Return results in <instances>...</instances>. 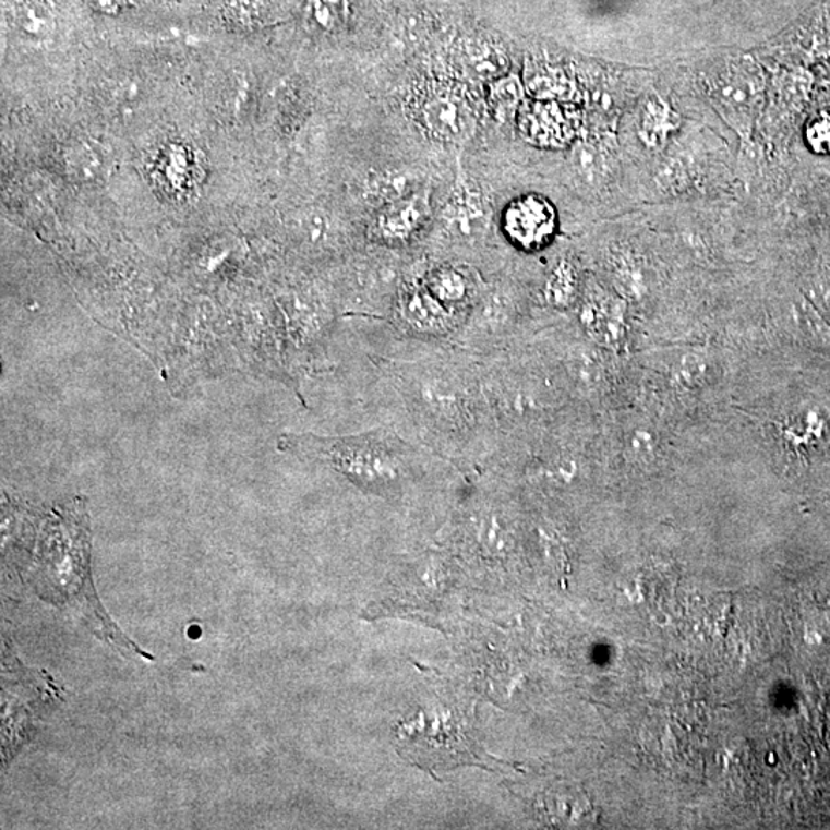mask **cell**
<instances>
[{
  "mask_svg": "<svg viewBox=\"0 0 830 830\" xmlns=\"http://www.w3.org/2000/svg\"><path fill=\"white\" fill-rule=\"evenodd\" d=\"M430 217L426 195L412 194L386 205L375 219L371 234L385 245H407L422 231Z\"/></svg>",
  "mask_w": 830,
  "mask_h": 830,
  "instance_id": "30bf717a",
  "label": "cell"
},
{
  "mask_svg": "<svg viewBox=\"0 0 830 830\" xmlns=\"http://www.w3.org/2000/svg\"><path fill=\"white\" fill-rule=\"evenodd\" d=\"M383 328L393 339L416 344H453L464 326L422 284L419 272H411L398 289Z\"/></svg>",
  "mask_w": 830,
  "mask_h": 830,
  "instance_id": "5b68a950",
  "label": "cell"
},
{
  "mask_svg": "<svg viewBox=\"0 0 830 830\" xmlns=\"http://www.w3.org/2000/svg\"><path fill=\"white\" fill-rule=\"evenodd\" d=\"M424 120L431 131L445 141H460L472 130L471 116L454 97H435L424 108Z\"/></svg>",
  "mask_w": 830,
  "mask_h": 830,
  "instance_id": "7c38bea8",
  "label": "cell"
},
{
  "mask_svg": "<svg viewBox=\"0 0 830 830\" xmlns=\"http://www.w3.org/2000/svg\"><path fill=\"white\" fill-rule=\"evenodd\" d=\"M480 363L501 445L578 407L534 337Z\"/></svg>",
  "mask_w": 830,
  "mask_h": 830,
  "instance_id": "3957f363",
  "label": "cell"
},
{
  "mask_svg": "<svg viewBox=\"0 0 830 830\" xmlns=\"http://www.w3.org/2000/svg\"><path fill=\"white\" fill-rule=\"evenodd\" d=\"M71 172L81 180H97L107 175L110 154L104 145L82 141L67 157Z\"/></svg>",
  "mask_w": 830,
  "mask_h": 830,
  "instance_id": "e0dca14e",
  "label": "cell"
},
{
  "mask_svg": "<svg viewBox=\"0 0 830 830\" xmlns=\"http://www.w3.org/2000/svg\"><path fill=\"white\" fill-rule=\"evenodd\" d=\"M266 0H225L221 5V16L229 25L253 26L263 17Z\"/></svg>",
  "mask_w": 830,
  "mask_h": 830,
  "instance_id": "d6986e66",
  "label": "cell"
},
{
  "mask_svg": "<svg viewBox=\"0 0 830 830\" xmlns=\"http://www.w3.org/2000/svg\"><path fill=\"white\" fill-rule=\"evenodd\" d=\"M472 70L479 73L480 76H498L505 71L502 58L492 51H480L471 56Z\"/></svg>",
  "mask_w": 830,
  "mask_h": 830,
  "instance_id": "44dd1931",
  "label": "cell"
},
{
  "mask_svg": "<svg viewBox=\"0 0 830 830\" xmlns=\"http://www.w3.org/2000/svg\"><path fill=\"white\" fill-rule=\"evenodd\" d=\"M277 449L322 465L364 492L400 498L408 484L445 458L404 437L388 424L348 435L281 433Z\"/></svg>",
  "mask_w": 830,
  "mask_h": 830,
  "instance_id": "7a4b0ae2",
  "label": "cell"
},
{
  "mask_svg": "<svg viewBox=\"0 0 830 830\" xmlns=\"http://www.w3.org/2000/svg\"><path fill=\"white\" fill-rule=\"evenodd\" d=\"M419 277L424 288L464 322L467 321L483 289V285L476 281L471 273L448 263L419 272Z\"/></svg>",
  "mask_w": 830,
  "mask_h": 830,
  "instance_id": "9c48e42d",
  "label": "cell"
},
{
  "mask_svg": "<svg viewBox=\"0 0 830 830\" xmlns=\"http://www.w3.org/2000/svg\"><path fill=\"white\" fill-rule=\"evenodd\" d=\"M520 86L516 81H503L494 88V103L501 108L514 107L520 99Z\"/></svg>",
  "mask_w": 830,
  "mask_h": 830,
  "instance_id": "7402d4cb",
  "label": "cell"
},
{
  "mask_svg": "<svg viewBox=\"0 0 830 830\" xmlns=\"http://www.w3.org/2000/svg\"><path fill=\"white\" fill-rule=\"evenodd\" d=\"M404 344V356H371L385 424L460 471L479 474L501 446L482 363L457 345Z\"/></svg>",
  "mask_w": 830,
  "mask_h": 830,
  "instance_id": "6da1fadb",
  "label": "cell"
},
{
  "mask_svg": "<svg viewBox=\"0 0 830 830\" xmlns=\"http://www.w3.org/2000/svg\"><path fill=\"white\" fill-rule=\"evenodd\" d=\"M762 79L750 60H727L711 84L715 103L729 118L747 120L761 99Z\"/></svg>",
  "mask_w": 830,
  "mask_h": 830,
  "instance_id": "8992f818",
  "label": "cell"
},
{
  "mask_svg": "<svg viewBox=\"0 0 830 830\" xmlns=\"http://www.w3.org/2000/svg\"><path fill=\"white\" fill-rule=\"evenodd\" d=\"M544 305L551 310L566 311L578 302V276L573 263L558 262L552 268L542 289Z\"/></svg>",
  "mask_w": 830,
  "mask_h": 830,
  "instance_id": "5bb4252c",
  "label": "cell"
},
{
  "mask_svg": "<svg viewBox=\"0 0 830 830\" xmlns=\"http://www.w3.org/2000/svg\"><path fill=\"white\" fill-rule=\"evenodd\" d=\"M806 137L814 152L830 154V110L820 112L807 125Z\"/></svg>",
  "mask_w": 830,
  "mask_h": 830,
  "instance_id": "ffe728a7",
  "label": "cell"
},
{
  "mask_svg": "<svg viewBox=\"0 0 830 830\" xmlns=\"http://www.w3.org/2000/svg\"><path fill=\"white\" fill-rule=\"evenodd\" d=\"M296 238L311 250H328L341 240V232L333 217L322 209H310L299 217L294 227Z\"/></svg>",
  "mask_w": 830,
  "mask_h": 830,
  "instance_id": "9a60e30c",
  "label": "cell"
},
{
  "mask_svg": "<svg viewBox=\"0 0 830 830\" xmlns=\"http://www.w3.org/2000/svg\"><path fill=\"white\" fill-rule=\"evenodd\" d=\"M503 231L514 246L534 253L550 245L557 231V219L546 201L529 195L506 209Z\"/></svg>",
  "mask_w": 830,
  "mask_h": 830,
  "instance_id": "52a82bcc",
  "label": "cell"
},
{
  "mask_svg": "<svg viewBox=\"0 0 830 830\" xmlns=\"http://www.w3.org/2000/svg\"><path fill=\"white\" fill-rule=\"evenodd\" d=\"M539 329L542 328L520 292L505 281H495L483 285L453 345L486 360L526 344Z\"/></svg>",
  "mask_w": 830,
  "mask_h": 830,
  "instance_id": "277c9868",
  "label": "cell"
},
{
  "mask_svg": "<svg viewBox=\"0 0 830 830\" xmlns=\"http://www.w3.org/2000/svg\"><path fill=\"white\" fill-rule=\"evenodd\" d=\"M94 7L107 14H119L123 10L130 9L136 3V0H93Z\"/></svg>",
  "mask_w": 830,
  "mask_h": 830,
  "instance_id": "603a6c76",
  "label": "cell"
},
{
  "mask_svg": "<svg viewBox=\"0 0 830 830\" xmlns=\"http://www.w3.org/2000/svg\"><path fill=\"white\" fill-rule=\"evenodd\" d=\"M573 168L578 178L588 185H596L603 179L606 161L593 145H578L573 152Z\"/></svg>",
  "mask_w": 830,
  "mask_h": 830,
  "instance_id": "ac0fdd59",
  "label": "cell"
},
{
  "mask_svg": "<svg viewBox=\"0 0 830 830\" xmlns=\"http://www.w3.org/2000/svg\"><path fill=\"white\" fill-rule=\"evenodd\" d=\"M784 437L802 453L825 448L830 442V412L815 405L798 409L784 424Z\"/></svg>",
  "mask_w": 830,
  "mask_h": 830,
  "instance_id": "8fae6325",
  "label": "cell"
},
{
  "mask_svg": "<svg viewBox=\"0 0 830 830\" xmlns=\"http://www.w3.org/2000/svg\"><path fill=\"white\" fill-rule=\"evenodd\" d=\"M11 16L24 35L48 39L56 32L55 0H10Z\"/></svg>",
  "mask_w": 830,
  "mask_h": 830,
  "instance_id": "4fadbf2b",
  "label": "cell"
},
{
  "mask_svg": "<svg viewBox=\"0 0 830 830\" xmlns=\"http://www.w3.org/2000/svg\"><path fill=\"white\" fill-rule=\"evenodd\" d=\"M419 185L420 178L416 172L385 171L371 178L370 183H368V191L375 201L388 205L414 194V190Z\"/></svg>",
  "mask_w": 830,
  "mask_h": 830,
  "instance_id": "2e32d148",
  "label": "cell"
},
{
  "mask_svg": "<svg viewBox=\"0 0 830 830\" xmlns=\"http://www.w3.org/2000/svg\"><path fill=\"white\" fill-rule=\"evenodd\" d=\"M490 234V216L479 195L460 190L443 212V242L448 246L474 250Z\"/></svg>",
  "mask_w": 830,
  "mask_h": 830,
  "instance_id": "ba28073f",
  "label": "cell"
}]
</instances>
